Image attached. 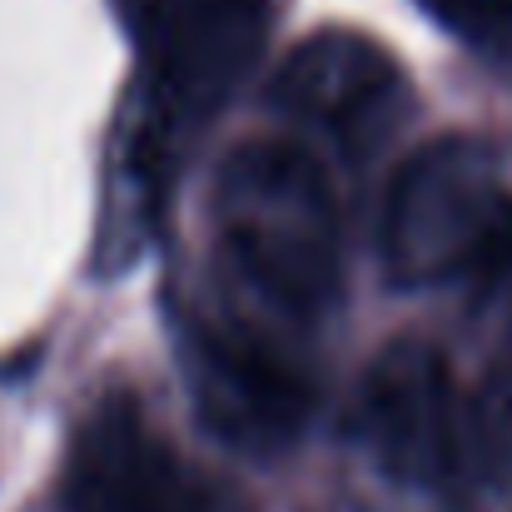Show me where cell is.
<instances>
[{"instance_id":"1","label":"cell","mask_w":512,"mask_h":512,"mask_svg":"<svg viewBox=\"0 0 512 512\" xmlns=\"http://www.w3.org/2000/svg\"><path fill=\"white\" fill-rule=\"evenodd\" d=\"M214 234L234 289H249L259 314L309 329L339 304V209L304 150L284 140L239 145L214 179Z\"/></svg>"},{"instance_id":"2","label":"cell","mask_w":512,"mask_h":512,"mask_svg":"<svg viewBox=\"0 0 512 512\" xmlns=\"http://www.w3.org/2000/svg\"><path fill=\"white\" fill-rule=\"evenodd\" d=\"M383 269L398 289L512 279V189L473 135H448L393 174L378 224Z\"/></svg>"},{"instance_id":"3","label":"cell","mask_w":512,"mask_h":512,"mask_svg":"<svg viewBox=\"0 0 512 512\" xmlns=\"http://www.w3.org/2000/svg\"><path fill=\"white\" fill-rule=\"evenodd\" d=\"M174 348L204 428L234 453L274 458L304 433L314 413V383L284 348L279 329H264L259 314L239 304L184 314Z\"/></svg>"},{"instance_id":"4","label":"cell","mask_w":512,"mask_h":512,"mask_svg":"<svg viewBox=\"0 0 512 512\" xmlns=\"http://www.w3.org/2000/svg\"><path fill=\"white\" fill-rule=\"evenodd\" d=\"M279 0H125L130 30L145 45L135 95L174 145L194 135L254 70Z\"/></svg>"},{"instance_id":"5","label":"cell","mask_w":512,"mask_h":512,"mask_svg":"<svg viewBox=\"0 0 512 512\" xmlns=\"http://www.w3.org/2000/svg\"><path fill=\"white\" fill-rule=\"evenodd\" d=\"M463 413L448 358L423 339H393L363 378L358 428L373 463L408 488H443L463 473Z\"/></svg>"},{"instance_id":"6","label":"cell","mask_w":512,"mask_h":512,"mask_svg":"<svg viewBox=\"0 0 512 512\" xmlns=\"http://www.w3.org/2000/svg\"><path fill=\"white\" fill-rule=\"evenodd\" d=\"M65 512H209L204 478L150 423L130 388L105 393L70 438L60 473Z\"/></svg>"},{"instance_id":"7","label":"cell","mask_w":512,"mask_h":512,"mask_svg":"<svg viewBox=\"0 0 512 512\" xmlns=\"http://www.w3.org/2000/svg\"><path fill=\"white\" fill-rule=\"evenodd\" d=\"M398 95H403L398 60L378 40L348 25H329L299 40L269 85V105L279 115L329 130L348 145H358L373 125H383Z\"/></svg>"},{"instance_id":"8","label":"cell","mask_w":512,"mask_h":512,"mask_svg":"<svg viewBox=\"0 0 512 512\" xmlns=\"http://www.w3.org/2000/svg\"><path fill=\"white\" fill-rule=\"evenodd\" d=\"M174 145L165 125L150 115L140 95L125 100V115L110 140V174H105V209L95 234V259L105 274H120L140 259L145 239L155 234L165 189L174 174Z\"/></svg>"},{"instance_id":"9","label":"cell","mask_w":512,"mask_h":512,"mask_svg":"<svg viewBox=\"0 0 512 512\" xmlns=\"http://www.w3.org/2000/svg\"><path fill=\"white\" fill-rule=\"evenodd\" d=\"M463 473L508 488L512 483V363H498L463 413Z\"/></svg>"},{"instance_id":"10","label":"cell","mask_w":512,"mask_h":512,"mask_svg":"<svg viewBox=\"0 0 512 512\" xmlns=\"http://www.w3.org/2000/svg\"><path fill=\"white\" fill-rule=\"evenodd\" d=\"M418 5L478 55L512 60V0H418Z\"/></svg>"}]
</instances>
